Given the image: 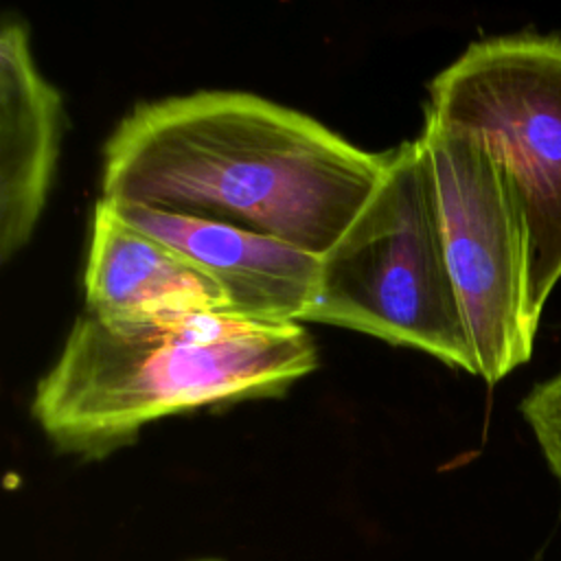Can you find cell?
Segmentation results:
<instances>
[{
    "mask_svg": "<svg viewBox=\"0 0 561 561\" xmlns=\"http://www.w3.org/2000/svg\"><path fill=\"white\" fill-rule=\"evenodd\" d=\"M386 153L248 92L138 105L105 145L101 199L234 226L324 256L375 193Z\"/></svg>",
    "mask_w": 561,
    "mask_h": 561,
    "instance_id": "6da1fadb",
    "label": "cell"
},
{
    "mask_svg": "<svg viewBox=\"0 0 561 561\" xmlns=\"http://www.w3.org/2000/svg\"><path fill=\"white\" fill-rule=\"evenodd\" d=\"M316 364L302 324L226 313L110 322L83 313L39 379L31 412L57 449L103 458L162 416L278 397Z\"/></svg>",
    "mask_w": 561,
    "mask_h": 561,
    "instance_id": "7a4b0ae2",
    "label": "cell"
},
{
    "mask_svg": "<svg viewBox=\"0 0 561 561\" xmlns=\"http://www.w3.org/2000/svg\"><path fill=\"white\" fill-rule=\"evenodd\" d=\"M305 322L412 346L478 375L447 265L436 178L423 138L386 153L375 193L320 261Z\"/></svg>",
    "mask_w": 561,
    "mask_h": 561,
    "instance_id": "3957f363",
    "label": "cell"
},
{
    "mask_svg": "<svg viewBox=\"0 0 561 561\" xmlns=\"http://www.w3.org/2000/svg\"><path fill=\"white\" fill-rule=\"evenodd\" d=\"M427 121L484 145L511 173L530 232V305L561 280V35L471 44L430 83Z\"/></svg>",
    "mask_w": 561,
    "mask_h": 561,
    "instance_id": "277c9868",
    "label": "cell"
},
{
    "mask_svg": "<svg viewBox=\"0 0 561 561\" xmlns=\"http://www.w3.org/2000/svg\"><path fill=\"white\" fill-rule=\"evenodd\" d=\"M445 254L478 362L497 383L526 364L539 318L530 305V232L506 167L467 134L425 121Z\"/></svg>",
    "mask_w": 561,
    "mask_h": 561,
    "instance_id": "5b68a950",
    "label": "cell"
},
{
    "mask_svg": "<svg viewBox=\"0 0 561 561\" xmlns=\"http://www.w3.org/2000/svg\"><path fill=\"white\" fill-rule=\"evenodd\" d=\"M131 226L195 259L228 296L232 318L256 324H300L316 298L322 256L280 239L226 224L118 206Z\"/></svg>",
    "mask_w": 561,
    "mask_h": 561,
    "instance_id": "8992f818",
    "label": "cell"
},
{
    "mask_svg": "<svg viewBox=\"0 0 561 561\" xmlns=\"http://www.w3.org/2000/svg\"><path fill=\"white\" fill-rule=\"evenodd\" d=\"M88 313L110 322L228 313L224 287L195 259L125 221L99 199L83 274Z\"/></svg>",
    "mask_w": 561,
    "mask_h": 561,
    "instance_id": "52a82bcc",
    "label": "cell"
},
{
    "mask_svg": "<svg viewBox=\"0 0 561 561\" xmlns=\"http://www.w3.org/2000/svg\"><path fill=\"white\" fill-rule=\"evenodd\" d=\"M61 138V99L33 61L28 31L7 18L0 35V261L33 234Z\"/></svg>",
    "mask_w": 561,
    "mask_h": 561,
    "instance_id": "ba28073f",
    "label": "cell"
},
{
    "mask_svg": "<svg viewBox=\"0 0 561 561\" xmlns=\"http://www.w3.org/2000/svg\"><path fill=\"white\" fill-rule=\"evenodd\" d=\"M519 412L561 486V370L535 383L522 399Z\"/></svg>",
    "mask_w": 561,
    "mask_h": 561,
    "instance_id": "9c48e42d",
    "label": "cell"
},
{
    "mask_svg": "<svg viewBox=\"0 0 561 561\" xmlns=\"http://www.w3.org/2000/svg\"><path fill=\"white\" fill-rule=\"evenodd\" d=\"M204 561H213V559H204Z\"/></svg>",
    "mask_w": 561,
    "mask_h": 561,
    "instance_id": "30bf717a",
    "label": "cell"
}]
</instances>
